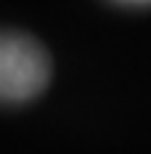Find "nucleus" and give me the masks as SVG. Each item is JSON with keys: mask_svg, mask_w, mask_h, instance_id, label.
I'll return each mask as SVG.
<instances>
[{"mask_svg": "<svg viewBox=\"0 0 151 154\" xmlns=\"http://www.w3.org/2000/svg\"><path fill=\"white\" fill-rule=\"evenodd\" d=\"M46 49L24 32H0V100H32L49 84Z\"/></svg>", "mask_w": 151, "mask_h": 154, "instance_id": "1", "label": "nucleus"}, {"mask_svg": "<svg viewBox=\"0 0 151 154\" xmlns=\"http://www.w3.org/2000/svg\"><path fill=\"white\" fill-rule=\"evenodd\" d=\"M130 3H151V0H130Z\"/></svg>", "mask_w": 151, "mask_h": 154, "instance_id": "2", "label": "nucleus"}]
</instances>
